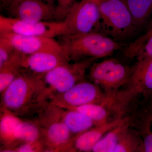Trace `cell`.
Returning <instances> with one entry per match:
<instances>
[{
	"mask_svg": "<svg viewBox=\"0 0 152 152\" xmlns=\"http://www.w3.org/2000/svg\"><path fill=\"white\" fill-rule=\"evenodd\" d=\"M126 91L133 99L138 95L145 96L152 93V57L137 60L131 68Z\"/></svg>",
	"mask_w": 152,
	"mask_h": 152,
	"instance_id": "cell-12",
	"label": "cell"
},
{
	"mask_svg": "<svg viewBox=\"0 0 152 152\" xmlns=\"http://www.w3.org/2000/svg\"><path fill=\"white\" fill-rule=\"evenodd\" d=\"M107 97V95L99 86L85 79L65 92L51 97L49 103L54 105L70 106L102 104Z\"/></svg>",
	"mask_w": 152,
	"mask_h": 152,
	"instance_id": "cell-9",
	"label": "cell"
},
{
	"mask_svg": "<svg viewBox=\"0 0 152 152\" xmlns=\"http://www.w3.org/2000/svg\"><path fill=\"white\" fill-rule=\"evenodd\" d=\"M131 69L129 66L116 59H108L93 63L89 69L88 77L109 96L127 84Z\"/></svg>",
	"mask_w": 152,
	"mask_h": 152,
	"instance_id": "cell-5",
	"label": "cell"
},
{
	"mask_svg": "<svg viewBox=\"0 0 152 152\" xmlns=\"http://www.w3.org/2000/svg\"><path fill=\"white\" fill-rule=\"evenodd\" d=\"M131 119L126 117L124 121L109 132L93 149L94 152H114L124 130L131 123Z\"/></svg>",
	"mask_w": 152,
	"mask_h": 152,
	"instance_id": "cell-20",
	"label": "cell"
},
{
	"mask_svg": "<svg viewBox=\"0 0 152 152\" xmlns=\"http://www.w3.org/2000/svg\"><path fill=\"white\" fill-rule=\"evenodd\" d=\"M139 30L146 23L152 15V0H126Z\"/></svg>",
	"mask_w": 152,
	"mask_h": 152,
	"instance_id": "cell-21",
	"label": "cell"
},
{
	"mask_svg": "<svg viewBox=\"0 0 152 152\" xmlns=\"http://www.w3.org/2000/svg\"><path fill=\"white\" fill-rule=\"evenodd\" d=\"M56 106L64 109L75 110L85 114L91 119L97 125H101L113 120L110 117L113 109L105 102L102 104H88L78 106L65 105Z\"/></svg>",
	"mask_w": 152,
	"mask_h": 152,
	"instance_id": "cell-18",
	"label": "cell"
},
{
	"mask_svg": "<svg viewBox=\"0 0 152 152\" xmlns=\"http://www.w3.org/2000/svg\"><path fill=\"white\" fill-rule=\"evenodd\" d=\"M148 57H152V35L140 48L135 56L137 60Z\"/></svg>",
	"mask_w": 152,
	"mask_h": 152,
	"instance_id": "cell-28",
	"label": "cell"
},
{
	"mask_svg": "<svg viewBox=\"0 0 152 152\" xmlns=\"http://www.w3.org/2000/svg\"><path fill=\"white\" fill-rule=\"evenodd\" d=\"M137 128L142 140L141 152H152V107L144 112Z\"/></svg>",
	"mask_w": 152,
	"mask_h": 152,
	"instance_id": "cell-22",
	"label": "cell"
},
{
	"mask_svg": "<svg viewBox=\"0 0 152 152\" xmlns=\"http://www.w3.org/2000/svg\"><path fill=\"white\" fill-rule=\"evenodd\" d=\"M152 35V18L149 22L145 34L137 39L134 42L131 43L127 47L125 48L124 51L125 56L130 59H132L135 57L136 54L140 48Z\"/></svg>",
	"mask_w": 152,
	"mask_h": 152,
	"instance_id": "cell-24",
	"label": "cell"
},
{
	"mask_svg": "<svg viewBox=\"0 0 152 152\" xmlns=\"http://www.w3.org/2000/svg\"><path fill=\"white\" fill-rule=\"evenodd\" d=\"M96 59L88 58L73 63L66 62L55 68L43 77L48 100L62 94L77 83L85 80L87 71Z\"/></svg>",
	"mask_w": 152,
	"mask_h": 152,
	"instance_id": "cell-4",
	"label": "cell"
},
{
	"mask_svg": "<svg viewBox=\"0 0 152 152\" xmlns=\"http://www.w3.org/2000/svg\"><path fill=\"white\" fill-rule=\"evenodd\" d=\"M15 50L10 41L0 37V66L8 59Z\"/></svg>",
	"mask_w": 152,
	"mask_h": 152,
	"instance_id": "cell-26",
	"label": "cell"
},
{
	"mask_svg": "<svg viewBox=\"0 0 152 152\" xmlns=\"http://www.w3.org/2000/svg\"><path fill=\"white\" fill-rule=\"evenodd\" d=\"M97 1L101 14V32L121 43L134 37L139 29L126 0Z\"/></svg>",
	"mask_w": 152,
	"mask_h": 152,
	"instance_id": "cell-3",
	"label": "cell"
},
{
	"mask_svg": "<svg viewBox=\"0 0 152 152\" xmlns=\"http://www.w3.org/2000/svg\"><path fill=\"white\" fill-rule=\"evenodd\" d=\"M25 55L15 50L10 58L0 66V92H3L20 75Z\"/></svg>",
	"mask_w": 152,
	"mask_h": 152,
	"instance_id": "cell-17",
	"label": "cell"
},
{
	"mask_svg": "<svg viewBox=\"0 0 152 152\" xmlns=\"http://www.w3.org/2000/svg\"><path fill=\"white\" fill-rule=\"evenodd\" d=\"M7 1L8 0H0L1 8L3 9V10H5L6 6H7Z\"/></svg>",
	"mask_w": 152,
	"mask_h": 152,
	"instance_id": "cell-29",
	"label": "cell"
},
{
	"mask_svg": "<svg viewBox=\"0 0 152 152\" xmlns=\"http://www.w3.org/2000/svg\"><path fill=\"white\" fill-rule=\"evenodd\" d=\"M64 20L69 35L101 32V14L97 0L76 2Z\"/></svg>",
	"mask_w": 152,
	"mask_h": 152,
	"instance_id": "cell-6",
	"label": "cell"
},
{
	"mask_svg": "<svg viewBox=\"0 0 152 152\" xmlns=\"http://www.w3.org/2000/svg\"><path fill=\"white\" fill-rule=\"evenodd\" d=\"M21 121L18 116L1 107L0 140L4 146L2 152H10L11 150L18 146L16 130Z\"/></svg>",
	"mask_w": 152,
	"mask_h": 152,
	"instance_id": "cell-16",
	"label": "cell"
},
{
	"mask_svg": "<svg viewBox=\"0 0 152 152\" xmlns=\"http://www.w3.org/2000/svg\"><path fill=\"white\" fill-rule=\"evenodd\" d=\"M37 124L40 130V139L45 152H66L73 136L65 124L50 114L39 116Z\"/></svg>",
	"mask_w": 152,
	"mask_h": 152,
	"instance_id": "cell-10",
	"label": "cell"
},
{
	"mask_svg": "<svg viewBox=\"0 0 152 152\" xmlns=\"http://www.w3.org/2000/svg\"><path fill=\"white\" fill-rule=\"evenodd\" d=\"M0 33L52 38L69 34L64 20L31 23L2 15H0Z\"/></svg>",
	"mask_w": 152,
	"mask_h": 152,
	"instance_id": "cell-7",
	"label": "cell"
},
{
	"mask_svg": "<svg viewBox=\"0 0 152 152\" xmlns=\"http://www.w3.org/2000/svg\"><path fill=\"white\" fill-rule=\"evenodd\" d=\"M0 37L10 41L15 49L25 55L45 51L64 52L58 41L54 38L23 36L10 33H0Z\"/></svg>",
	"mask_w": 152,
	"mask_h": 152,
	"instance_id": "cell-11",
	"label": "cell"
},
{
	"mask_svg": "<svg viewBox=\"0 0 152 152\" xmlns=\"http://www.w3.org/2000/svg\"><path fill=\"white\" fill-rule=\"evenodd\" d=\"M76 0H56L57 2L56 12L57 20L58 21H64L70 9L76 2Z\"/></svg>",
	"mask_w": 152,
	"mask_h": 152,
	"instance_id": "cell-27",
	"label": "cell"
},
{
	"mask_svg": "<svg viewBox=\"0 0 152 152\" xmlns=\"http://www.w3.org/2000/svg\"><path fill=\"white\" fill-rule=\"evenodd\" d=\"M42 78L22 69L20 75L1 94V107L18 116L37 113L48 102Z\"/></svg>",
	"mask_w": 152,
	"mask_h": 152,
	"instance_id": "cell-1",
	"label": "cell"
},
{
	"mask_svg": "<svg viewBox=\"0 0 152 152\" xmlns=\"http://www.w3.org/2000/svg\"><path fill=\"white\" fill-rule=\"evenodd\" d=\"M68 61H70L64 52H39L25 55L22 69L42 78L47 73Z\"/></svg>",
	"mask_w": 152,
	"mask_h": 152,
	"instance_id": "cell-13",
	"label": "cell"
},
{
	"mask_svg": "<svg viewBox=\"0 0 152 152\" xmlns=\"http://www.w3.org/2000/svg\"><path fill=\"white\" fill-rule=\"evenodd\" d=\"M54 107L55 115L65 124L72 134H78L98 126L89 117L81 113L54 105Z\"/></svg>",
	"mask_w": 152,
	"mask_h": 152,
	"instance_id": "cell-15",
	"label": "cell"
},
{
	"mask_svg": "<svg viewBox=\"0 0 152 152\" xmlns=\"http://www.w3.org/2000/svg\"><path fill=\"white\" fill-rule=\"evenodd\" d=\"M44 1H48L53 2V0H44Z\"/></svg>",
	"mask_w": 152,
	"mask_h": 152,
	"instance_id": "cell-30",
	"label": "cell"
},
{
	"mask_svg": "<svg viewBox=\"0 0 152 152\" xmlns=\"http://www.w3.org/2000/svg\"><path fill=\"white\" fill-rule=\"evenodd\" d=\"M12 152H45V148L40 139L23 143L10 151Z\"/></svg>",
	"mask_w": 152,
	"mask_h": 152,
	"instance_id": "cell-25",
	"label": "cell"
},
{
	"mask_svg": "<svg viewBox=\"0 0 152 152\" xmlns=\"http://www.w3.org/2000/svg\"><path fill=\"white\" fill-rule=\"evenodd\" d=\"M142 140L138 131L132 127V123L120 136L114 152H141Z\"/></svg>",
	"mask_w": 152,
	"mask_h": 152,
	"instance_id": "cell-19",
	"label": "cell"
},
{
	"mask_svg": "<svg viewBox=\"0 0 152 152\" xmlns=\"http://www.w3.org/2000/svg\"><path fill=\"white\" fill-rule=\"evenodd\" d=\"M5 10L8 17L24 21L37 23L58 21L56 6L53 2L44 0H8Z\"/></svg>",
	"mask_w": 152,
	"mask_h": 152,
	"instance_id": "cell-8",
	"label": "cell"
},
{
	"mask_svg": "<svg viewBox=\"0 0 152 152\" xmlns=\"http://www.w3.org/2000/svg\"><path fill=\"white\" fill-rule=\"evenodd\" d=\"M15 137L18 146L19 143H25L39 140L40 138L39 127L36 123L22 121L17 127Z\"/></svg>",
	"mask_w": 152,
	"mask_h": 152,
	"instance_id": "cell-23",
	"label": "cell"
},
{
	"mask_svg": "<svg viewBox=\"0 0 152 152\" xmlns=\"http://www.w3.org/2000/svg\"><path fill=\"white\" fill-rule=\"evenodd\" d=\"M58 42L70 61L109 56L124 47L103 33L96 32L58 37Z\"/></svg>",
	"mask_w": 152,
	"mask_h": 152,
	"instance_id": "cell-2",
	"label": "cell"
},
{
	"mask_svg": "<svg viewBox=\"0 0 152 152\" xmlns=\"http://www.w3.org/2000/svg\"><path fill=\"white\" fill-rule=\"evenodd\" d=\"M126 117L118 118L95 126L72 137L68 152H92L95 146L106 134L122 122Z\"/></svg>",
	"mask_w": 152,
	"mask_h": 152,
	"instance_id": "cell-14",
	"label": "cell"
}]
</instances>
